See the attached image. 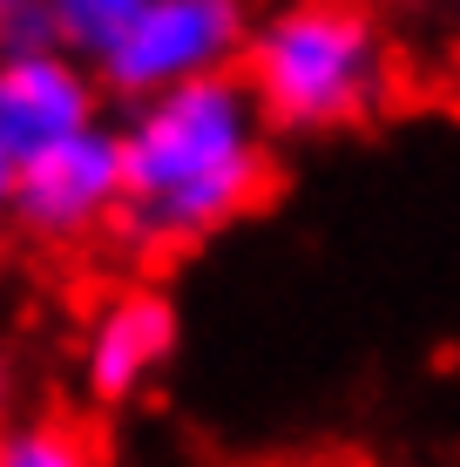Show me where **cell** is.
Returning <instances> with one entry per match:
<instances>
[{
    "label": "cell",
    "mask_w": 460,
    "mask_h": 467,
    "mask_svg": "<svg viewBox=\"0 0 460 467\" xmlns=\"http://www.w3.org/2000/svg\"><path fill=\"white\" fill-rule=\"evenodd\" d=\"M271 116L244 68L197 75L149 102H129L122 116V163H129V197H122V237L142 251H183L203 237L230 231L250 217L271 190Z\"/></svg>",
    "instance_id": "1"
},
{
    "label": "cell",
    "mask_w": 460,
    "mask_h": 467,
    "mask_svg": "<svg viewBox=\"0 0 460 467\" xmlns=\"http://www.w3.org/2000/svg\"><path fill=\"white\" fill-rule=\"evenodd\" d=\"M102 68L61 41L0 47V150L21 163L47 142L102 122Z\"/></svg>",
    "instance_id": "5"
},
{
    "label": "cell",
    "mask_w": 460,
    "mask_h": 467,
    "mask_svg": "<svg viewBox=\"0 0 460 467\" xmlns=\"http://www.w3.org/2000/svg\"><path fill=\"white\" fill-rule=\"evenodd\" d=\"M41 7H47V27H55L61 47L102 61L108 47L129 35V21L142 14V0H41Z\"/></svg>",
    "instance_id": "7"
},
{
    "label": "cell",
    "mask_w": 460,
    "mask_h": 467,
    "mask_svg": "<svg viewBox=\"0 0 460 467\" xmlns=\"http://www.w3.org/2000/svg\"><path fill=\"white\" fill-rule=\"evenodd\" d=\"M14 420V366H7V352H0V427Z\"/></svg>",
    "instance_id": "11"
},
{
    "label": "cell",
    "mask_w": 460,
    "mask_h": 467,
    "mask_svg": "<svg viewBox=\"0 0 460 467\" xmlns=\"http://www.w3.org/2000/svg\"><path fill=\"white\" fill-rule=\"evenodd\" d=\"M14 41H55L41 0H0V47H14Z\"/></svg>",
    "instance_id": "9"
},
{
    "label": "cell",
    "mask_w": 460,
    "mask_h": 467,
    "mask_svg": "<svg viewBox=\"0 0 460 467\" xmlns=\"http://www.w3.org/2000/svg\"><path fill=\"white\" fill-rule=\"evenodd\" d=\"M177 359V305L149 285H129L88 318L82 339V386L102 407H122Z\"/></svg>",
    "instance_id": "6"
},
{
    "label": "cell",
    "mask_w": 460,
    "mask_h": 467,
    "mask_svg": "<svg viewBox=\"0 0 460 467\" xmlns=\"http://www.w3.org/2000/svg\"><path fill=\"white\" fill-rule=\"evenodd\" d=\"M88 441L68 420H7L0 427V467H82Z\"/></svg>",
    "instance_id": "8"
},
{
    "label": "cell",
    "mask_w": 460,
    "mask_h": 467,
    "mask_svg": "<svg viewBox=\"0 0 460 467\" xmlns=\"http://www.w3.org/2000/svg\"><path fill=\"white\" fill-rule=\"evenodd\" d=\"M250 0H142L129 35L108 47L95 68L116 102H149V95L197 82V75L244 68L250 47Z\"/></svg>",
    "instance_id": "3"
},
{
    "label": "cell",
    "mask_w": 460,
    "mask_h": 467,
    "mask_svg": "<svg viewBox=\"0 0 460 467\" xmlns=\"http://www.w3.org/2000/svg\"><path fill=\"white\" fill-rule=\"evenodd\" d=\"M244 82L278 136H339L386 109L393 47L366 0H284L250 27Z\"/></svg>",
    "instance_id": "2"
},
{
    "label": "cell",
    "mask_w": 460,
    "mask_h": 467,
    "mask_svg": "<svg viewBox=\"0 0 460 467\" xmlns=\"http://www.w3.org/2000/svg\"><path fill=\"white\" fill-rule=\"evenodd\" d=\"M129 197V163H122V129L88 122L75 136L47 142L21 156V183H14V223L35 244H82L102 223L122 217Z\"/></svg>",
    "instance_id": "4"
},
{
    "label": "cell",
    "mask_w": 460,
    "mask_h": 467,
    "mask_svg": "<svg viewBox=\"0 0 460 467\" xmlns=\"http://www.w3.org/2000/svg\"><path fill=\"white\" fill-rule=\"evenodd\" d=\"M14 183H21V163L0 150V223H14Z\"/></svg>",
    "instance_id": "10"
}]
</instances>
